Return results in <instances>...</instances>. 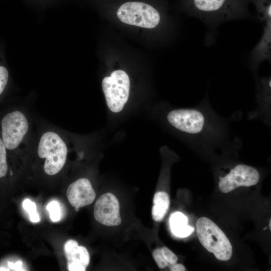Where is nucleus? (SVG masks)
<instances>
[{
	"label": "nucleus",
	"instance_id": "f257e3e1",
	"mask_svg": "<svg viewBox=\"0 0 271 271\" xmlns=\"http://www.w3.org/2000/svg\"><path fill=\"white\" fill-rule=\"evenodd\" d=\"M166 118L173 127L183 134L194 151L229 152L241 148V140L232 137L229 120L213 109L208 95L195 107L170 110Z\"/></svg>",
	"mask_w": 271,
	"mask_h": 271
},
{
	"label": "nucleus",
	"instance_id": "f03ea898",
	"mask_svg": "<svg viewBox=\"0 0 271 271\" xmlns=\"http://www.w3.org/2000/svg\"><path fill=\"white\" fill-rule=\"evenodd\" d=\"M73 136L44 119L35 118L29 157L41 162L47 176L53 177L64 169L70 151L77 143Z\"/></svg>",
	"mask_w": 271,
	"mask_h": 271
},
{
	"label": "nucleus",
	"instance_id": "7ed1b4c3",
	"mask_svg": "<svg viewBox=\"0 0 271 271\" xmlns=\"http://www.w3.org/2000/svg\"><path fill=\"white\" fill-rule=\"evenodd\" d=\"M25 101L2 117L1 138L7 151L23 158L29 157L34 131L35 118Z\"/></svg>",
	"mask_w": 271,
	"mask_h": 271
},
{
	"label": "nucleus",
	"instance_id": "20e7f679",
	"mask_svg": "<svg viewBox=\"0 0 271 271\" xmlns=\"http://www.w3.org/2000/svg\"><path fill=\"white\" fill-rule=\"evenodd\" d=\"M182 5L187 14L200 20L209 30L251 16L247 0H182Z\"/></svg>",
	"mask_w": 271,
	"mask_h": 271
},
{
	"label": "nucleus",
	"instance_id": "39448f33",
	"mask_svg": "<svg viewBox=\"0 0 271 271\" xmlns=\"http://www.w3.org/2000/svg\"><path fill=\"white\" fill-rule=\"evenodd\" d=\"M196 232L200 242L209 252L221 261H227L232 254L231 244L222 230L205 217L196 222Z\"/></svg>",
	"mask_w": 271,
	"mask_h": 271
},
{
	"label": "nucleus",
	"instance_id": "423d86ee",
	"mask_svg": "<svg viewBox=\"0 0 271 271\" xmlns=\"http://www.w3.org/2000/svg\"><path fill=\"white\" fill-rule=\"evenodd\" d=\"M116 13L123 23L148 29L156 28L162 19L160 9L149 3L140 1L123 2L118 6Z\"/></svg>",
	"mask_w": 271,
	"mask_h": 271
},
{
	"label": "nucleus",
	"instance_id": "0eeeda50",
	"mask_svg": "<svg viewBox=\"0 0 271 271\" xmlns=\"http://www.w3.org/2000/svg\"><path fill=\"white\" fill-rule=\"evenodd\" d=\"M102 88L109 109L115 113L121 111L129 94L130 80L127 74L122 70L114 71L110 76L103 79Z\"/></svg>",
	"mask_w": 271,
	"mask_h": 271
},
{
	"label": "nucleus",
	"instance_id": "6e6552de",
	"mask_svg": "<svg viewBox=\"0 0 271 271\" xmlns=\"http://www.w3.org/2000/svg\"><path fill=\"white\" fill-rule=\"evenodd\" d=\"M260 175L255 168L238 164L223 176L219 177L218 188L221 192L229 193L240 187H250L259 181Z\"/></svg>",
	"mask_w": 271,
	"mask_h": 271
},
{
	"label": "nucleus",
	"instance_id": "1a4fd4ad",
	"mask_svg": "<svg viewBox=\"0 0 271 271\" xmlns=\"http://www.w3.org/2000/svg\"><path fill=\"white\" fill-rule=\"evenodd\" d=\"M255 98L256 107L248 112L249 119L261 120L268 126L270 125L271 77L256 76Z\"/></svg>",
	"mask_w": 271,
	"mask_h": 271
},
{
	"label": "nucleus",
	"instance_id": "9d476101",
	"mask_svg": "<svg viewBox=\"0 0 271 271\" xmlns=\"http://www.w3.org/2000/svg\"><path fill=\"white\" fill-rule=\"evenodd\" d=\"M94 217L98 222L106 226L119 225L121 219L117 198L111 193L99 197L94 206Z\"/></svg>",
	"mask_w": 271,
	"mask_h": 271
},
{
	"label": "nucleus",
	"instance_id": "9b49d317",
	"mask_svg": "<svg viewBox=\"0 0 271 271\" xmlns=\"http://www.w3.org/2000/svg\"><path fill=\"white\" fill-rule=\"evenodd\" d=\"M261 37L249 54V66L254 75L257 73L260 64L266 60L271 61V21L264 22Z\"/></svg>",
	"mask_w": 271,
	"mask_h": 271
},
{
	"label": "nucleus",
	"instance_id": "f8f14e48",
	"mask_svg": "<svg viewBox=\"0 0 271 271\" xmlns=\"http://www.w3.org/2000/svg\"><path fill=\"white\" fill-rule=\"evenodd\" d=\"M66 195L70 204L74 207H83L91 204L96 194L90 181L81 178L71 183L68 187Z\"/></svg>",
	"mask_w": 271,
	"mask_h": 271
},
{
	"label": "nucleus",
	"instance_id": "ddd939ff",
	"mask_svg": "<svg viewBox=\"0 0 271 271\" xmlns=\"http://www.w3.org/2000/svg\"><path fill=\"white\" fill-rule=\"evenodd\" d=\"M67 261V267L70 271H85L90 261V256L87 249L79 246L73 239L66 241L64 247Z\"/></svg>",
	"mask_w": 271,
	"mask_h": 271
},
{
	"label": "nucleus",
	"instance_id": "4468645a",
	"mask_svg": "<svg viewBox=\"0 0 271 271\" xmlns=\"http://www.w3.org/2000/svg\"><path fill=\"white\" fill-rule=\"evenodd\" d=\"M169 222L172 232L179 237H186L194 230L193 227L188 225L187 217L180 212L173 213Z\"/></svg>",
	"mask_w": 271,
	"mask_h": 271
},
{
	"label": "nucleus",
	"instance_id": "2eb2a0df",
	"mask_svg": "<svg viewBox=\"0 0 271 271\" xmlns=\"http://www.w3.org/2000/svg\"><path fill=\"white\" fill-rule=\"evenodd\" d=\"M169 205L170 199L167 193L164 191L156 193L152 209L153 219L157 222L162 220L169 209Z\"/></svg>",
	"mask_w": 271,
	"mask_h": 271
},
{
	"label": "nucleus",
	"instance_id": "dca6fc26",
	"mask_svg": "<svg viewBox=\"0 0 271 271\" xmlns=\"http://www.w3.org/2000/svg\"><path fill=\"white\" fill-rule=\"evenodd\" d=\"M255 8L257 19L262 23L271 21L270 0H247Z\"/></svg>",
	"mask_w": 271,
	"mask_h": 271
},
{
	"label": "nucleus",
	"instance_id": "f3484780",
	"mask_svg": "<svg viewBox=\"0 0 271 271\" xmlns=\"http://www.w3.org/2000/svg\"><path fill=\"white\" fill-rule=\"evenodd\" d=\"M8 171L7 151L0 137V178L5 177Z\"/></svg>",
	"mask_w": 271,
	"mask_h": 271
},
{
	"label": "nucleus",
	"instance_id": "a211bd4d",
	"mask_svg": "<svg viewBox=\"0 0 271 271\" xmlns=\"http://www.w3.org/2000/svg\"><path fill=\"white\" fill-rule=\"evenodd\" d=\"M24 209L28 213L30 220L33 222L40 221V217L37 211L36 205L35 202L29 199L24 200L22 204Z\"/></svg>",
	"mask_w": 271,
	"mask_h": 271
},
{
	"label": "nucleus",
	"instance_id": "6ab92c4d",
	"mask_svg": "<svg viewBox=\"0 0 271 271\" xmlns=\"http://www.w3.org/2000/svg\"><path fill=\"white\" fill-rule=\"evenodd\" d=\"M46 209L49 212L50 218L52 221L57 222L61 217V209L59 203L53 200L51 201L46 206Z\"/></svg>",
	"mask_w": 271,
	"mask_h": 271
},
{
	"label": "nucleus",
	"instance_id": "aec40b11",
	"mask_svg": "<svg viewBox=\"0 0 271 271\" xmlns=\"http://www.w3.org/2000/svg\"><path fill=\"white\" fill-rule=\"evenodd\" d=\"M9 78L10 75L8 69L6 66L0 65V96L6 89Z\"/></svg>",
	"mask_w": 271,
	"mask_h": 271
},
{
	"label": "nucleus",
	"instance_id": "412c9836",
	"mask_svg": "<svg viewBox=\"0 0 271 271\" xmlns=\"http://www.w3.org/2000/svg\"><path fill=\"white\" fill-rule=\"evenodd\" d=\"M153 256L159 268L163 269L169 265V264L163 255L161 248L154 250Z\"/></svg>",
	"mask_w": 271,
	"mask_h": 271
},
{
	"label": "nucleus",
	"instance_id": "4be33fe9",
	"mask_svg": "<svg viewBox=\"0 0 271 271\" xmlns=\"http://www.w3.org/2000/svg\"><path fill=\"white\" fill-rule=\"evenodd\" d=\"M161 249L163 255L169 264L172 265L177 263L178 257L173 251L166 246L163 247Z\"/></svg>",
	"mask_w": 271,
	"mask_h": 271
},
{
	"label": "nucleus",
	"instance_id": "5701e85b",
	"mask_svg": "<svg viewBox=\"0 0 271 271\" xmlns=\"http://www.w3.org/2000/svg\"><path fill=\"white\" fill-rule=\"evenodd\" d=\"M186 270L185 267L180 263H175L170 266V270L171 271H185Z\"/></svg>",
	"mask_w": 271,
	"mask_h": 271
},
{
	"label": "nucleus",
	"instance_id": "b1692460",
	"mask_svg": "<svg viewBox=\"0 0 271 271\" xmlns=\"http://www.w3.org/2000/svg\"><path fill=\"white\" fill-rule=\"evenodd\" d=\"M10 267L13 270H22V262L21 261H17L15 263L10 262L9 263Z\"/></svg>",
	"mask_w": 271,
	"mask_h": 271
},
{
	"label": "nucleus",
	"instance_id": "393cba45",
	"mask_svg": "<svg viewBox=\"0 0 271 271\" xmlns=\"http://www.w3.org/2000/svg\"><path fill=\"white\" fill-rule=\"evenodd\" d=\"M271 223V220L270 219L269 221V225H268L269 228L270 230H271V223Z\"/></svg>",
	"mask_w": 271,
	"mask_h": 271
},
{
	"label": "nucleus",
	"instance_id": "a878e982",
	"mask_svg": "<svg viewBox=\"0 0 271 271\" xmlns=\"http://www.w3.org/2000/svg\"><path fill=\"white\" fill-rule=\"evenodd\" d=\"M74 208H75V210L76 211H78L79 210V208H79V207H74Z\"/></svg>",
	"mask_w": 271,
	"mask_h": 271
}]
</instances>
